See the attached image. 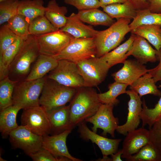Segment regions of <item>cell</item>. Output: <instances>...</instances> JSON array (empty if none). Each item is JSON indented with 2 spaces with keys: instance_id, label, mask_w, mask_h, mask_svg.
I'll return each mask as SVG.
<instances>
[{
  "instance_id": "836d02e7",
  "label": "cell",
  "mask_w": 161,
  "mask_h": 161,
  "mask_svg": "<svg viewBox=\"0 0 161 161\" xmlns=\"http://www.w3.org/2000/svg\"><path fill=\"white\" fill-rule=\"evenodd\" d=\"M18 81L11 80L8 76L0 80V111L13 105L12 97Z\"/></svg>"
},
{
  "instance_id": "e0dca14e",
  "label": "cell",
  "mask_w": 161,
  "mask_h": 161,
  "mask_svg": "<svg viewBox=\"0 0 161 161\" xmlns=\"http://www.w3.org/2000/svg\"><path fill=\"white\" fill-rule=\"evenodd\" d=\"M123 67L112 76L115 81L130 86L139 78L148 73L150 69L136 60H126Z\"/></svg>"
},
{
  "instance_id": "1f68e13d",
  "label": "cell",
  "mask_w": 161,
  "mask_h": 161,
  "mask_svg": "<svg viewBox=\"0 0 161 161\" xmlns=\"http://www.w3.org/2000/svg\"><path fill=\"white\" fill-rule=\"evenodd\" d=\"M146 24L159 25L161 28V13H152L148 8L137 11L136 16L129 27L131 31L139 26Z\"/></svg>"
},
{
  "instance_id": "484cf974",
  "label": "cell",
  "mask_w": 161,
  "mask_h": 161,
  "mask_svg": "<svg viewBox=\"0 0 161 161\" xmlns=\"http://www.w3.org/2000/svg\"><path fill=\"white\" fill-rule=\"evenodd\" d=\"M136 36V35L131 33L125 42L101 57L107 63L110 68L117 64L124 63L128 57L126 54L131 47Z\"/></svg>"
},
{
  "instance_id": "ffe728a7",
  "label": "cell",
  "mask_w": 161,
  "mask_h": 161,
  "mask_svg": "<svg viewBox=\"0 0 161 161\" xmlns=\"http://www.w3.org/2000/svg\"><path fill=\"white\" fill-rule=\"evenodd\" d=\"M77 14L72 13L68 17L65 26L60 30L76 38L95 37L99 31L94 29L91 25L85 24Z\"/></svg>"
},
{
  "instance_id": "60d3db41",
  "label": "cell",
  "mask_w": 161,
  "mask_h": 161,
  "mask_svg": "<svg viewBox=\"0 0 161 161\" xmlns=\"http://www.w3.org/2000/svg\"><path fill=\"white\" fill-rule=\"evenodd\" d=\"M150 141L161 149V117L148 130Z\"/></svg>"
},
{
  "instance_id": "52a82bcc",
  "label": "cell",
  "mask_w": 161,
  "mask_h": 161,
  "mask_svg": "<svg viewBox=\"0 0 161 161\" xmlns=\"http://www.w3.org/2000/svg\"><path fill=\"white\" fill-rule=\"evenodd\" d=\"M84 81V86H96L105 80L110 69L107 63L101 57H95L76 63Z\"/></svg>"
},
{
  "instance_id": "bcb514c9",
  "label": "cell",
  "mask_w": 161,
  "mask_h": 161,
  "mask_svg": "<svg viewBox=\"0 0 161 161\" xmlns=\"http://www.w3.org/2000/svg\"><path fill=\"white\" fill-rule=\"evenodd\" d=\"M102 8L112 4L119 3H123L128 1V0H99Z\"/></svg>"
},
{
  "instance_id": "681fc988",
  "label": "cell",
  "mask_w": 161,
  "mask_h": 161,
  "mask_svg": "<svg viewBox=\"0 0 161 161\" xmlns=\"http://www.w3.org/2000/svg\"><path fill=\"white\" fill-rule=\"evenodd\" d=\"M6 0H0V2H1L2 1H6Z\"/></svg>"
},
{
  "instance_id": "f907efd6",
  "label": "cell",
  "mask_w": 161,
  "mask_h": 161,
  "mask_svg": "<svg viewBox=\"0 0 161 161\" xmlns=\"http://www.w3.org/2000/svg\"><path fill=\"white\" fill-rule=\"evenodd\" d=\"M159 87L160 88H161V84L159 85Z\"/></svg>"
},
{
  "instance_id": "cb8c5ba5",
  "label": "cell",
  "mask_w": 161,
  "mask_h": 161,
  "mask_svg": "<svg viewBox=\"0 0 161 161\" xmlns=\"http://www.w3.org/2000/svg\"><path fill=\"white\" fill-rule=\"evenodd\" d=\"M20 107L12 105L0 112V132L3 138H6L10 133L18 126L16 122V116Z\"/></svg>"
},
{
  "instance_id": "7bdbcfd3",
  "label": "cell",
  "mask_w": 161,
  "mask_h": 161,
  "mask_svg": "<svg viewBox=\"0 0 161 161\" xmlns=\"http://www.w3.org/2000/svg\"><path fill=\"white\" fill-rule=\"evenodd\" d=\"M157 58L159 61L158 64L154 68L150 69L148 72L151 76L155 83L161 81V48L157 51Z\"/></svg>"
},
{
  "instance_id": "9a60e30c",
  "label": "cell",
  "mask_w": 161,
  "mask_h": 161,
  "mask_svg": "<svg viewBox=\"0 0 161 161\" xmlns=\"http://www.w3.org/2000/svg\"><path fill=\"white\" fill-rule=\"evenodd\" d=\"M123 143V154L121 157L127 159L134 154L151 142L148 130L142 127L129 132Z\"/></svg>"
},
{
  "instance_id": "6da1fadb",
  "label": "cell",
  "mask_w": 161,
  "mask_h": 161,
  "mask_svg": "<svg viewBox=\"0 0 161 161\" xmlns=\"http://www.w3.org/2000/svg\"><path fill=\"white\" fill-rule=\"evenodd\" d=\"M102 104L98 94L92 88L83 86L78 89L69 104L73 128L93 115Z\"/></svg>"
},
{
  "instance_id": "d6986e66",
  "label": "cell",
  "mask_w": 161,
  "mask_h": 161,
  "mask_svg": "<svg viewBox=\"0 0 161 161\" xmlns=\"http://www.w3.org/2000/svg\"><path fill=\"white\" fill-rule=\"evenodd\" d=\"M157 50L154 49L144 38L136 35L132 45L126 54L131 55L142 64L155 62L157 59Z\"/></svg>"
},
{
  "instance_id": "d4e9b609",
  "label": "cell",
  "mask_w": 161,
  "mask_h": 161,
  "mask_svg": "<svg viewBox=\"0 0 161 161\" xmlns=\"http://www.w3.org/2000/svg\"><path fill=\"white\" fill-rule=\"evenodd\" d=\"M67 8L59 6L55 0L49 1L46 7L44 15L51 24L58 29H60L66 25L67 17Z\"/></svg>"
},
{
  "instance_id": "e575fe53",
  "label": "cell",
  "mask_w": 161,
  "mask_h": 161,
  "mask_svg": "<svg viewBox=\"0 0 161 161\" xmlns=\"http://www.w3.org/2000/svg\"><path fill=\"white\" fill-rule=\"evenodd\" d=\"M142 105V109L140 114V120L142 121V127H144L147 125L150 129L161 117V96L152 109L148 108L144 99Z\"/></svg>"
},
{
  "instance_id": "9c48e42d",
  "label": "cell",
  "mask_w": 161,
  "mask_h": 161,
  "mask_svg": "<svg viewBox=\"0 0 161 161\" xmlns=\"http://www.w3.org/2000/svg\"><path fill=\"white\" fill-rule=\"evenodd\" d=\"M47 76L67 86L77 89L84 86L83 80L76 63L67 60H58L57 66Z\"/></svg>"
},
{
  "instance_id": "7dc6e473",
  "label": "cell",
  "mask_w": 161,
  "mask_h": 161,
  "mask_svg": "<svg viewBox=\"0 0 161 161\" xmlns=\"http://www.w3.org/2000/svg\"><path fill=\"white\" fill-rule=\"evenodd\" d=\"M123 154L122 149L118 150L115 153L111 155L112 161H122L121 156Z\"/></svg>"
},
{
  "instance_id": "4316f807",
  "label": "cell",
  "mask_w": 161,
  "mask_h": 161,
  "mask_svg": "<svg viewBox=\"0 0 161 161\" xmlns=\"http://www.w3.org/2000/svg\"><path fill=\"white\" fill-rule=\"evenodd\" d=\"M129 88L141 97L147 94L161 97V91L159 90L151 76L147 73L141 76L130 86Z\"/></svg>"
},
{
  "instance_id": "8992f818",
  "label": "cell",
  "mask_w": 161,
  "mask_h": 161,
  "mask_svg": "<svg viewBox=\"0 0 161 161\" xmlns=\"http://www.w3.org/2000/svg\"><path fill=\"white\" fill-rule=\"evenodd\" d=\"M96 54L95 37L76 38L73 37L59 53L53 56L58 61L65 59L76 63L95 57Z\"/></svg>"
},
{
  "instance_id": "f546056e",
  "label": "cell",
  "mask_w": 161,
  "mask_h": 161,
  "mask_svg": "<svg viewBox=\"0 0 161 161\" xmlns=\"http://www.w3.org/2000/svg\"><path fill=\"white\" fill-rule=\"evenodd\" d=\"M102 8L103 11L113 19L126 18L133 19L137 14V11L128 1L123 3L111 4Z\"/></svg>"
},
{
  "instance_id": "3957f363",
  "label": "cell",
  "mask_w": 161,
  "mask_h": 161,
  "mask_svg": "<svg viewBox=\"0 0 161 161\" xmlns=\"http://www.w3.org/2000/svg\"><path fill=\"white\" fill-rule=\"evenodd\" d=\"M131 20L119 18L108 29L99 31L95 37L96 57H101L117 47L125 35L131 32L129 27Z\"/></svg>"
},
{
  "instance_id": "ee69618b",
  "label": "cell",
  "mask_w": 161,
  "mask_h": 161,
  "mask_svg": "<svg viewBox=\"0 0 161 161\" xmlns=\"http://www.w3.org/2000/svg\"><path fill=\"white\" fill-rule=\"evenodd\" d=\"M137 10H140L149 8V0H128Z\"/></svg>"
},
{
  "instance_id": "816d5d0a",
  "label": "cell",
  "mask_w": 161,
  "mask_h": 161,
  "mask_svg": "<svg viewBox=\"0 0 161 161\" xmlns=\"http://www.w3.org/2000/svg\"><path fill=\"white\" fill-rule=\"evenodd\" d=\"M160 33L161 35V28L160 29Z\"/></svg>"
},
{
  "instance_id": "4dcf8cb0",
  "label": "cell",
  "mask_w": 161,
  "mask_h": 161,
  "mask_svg": "<svg viewBox=\"0 0 161 161\" xmlns=\"http://www.w3.org/2000/svg\"><path fill=\"white\" fill-rule=\"evenodd\" d=\"M125 159L127 161H161V149L151 142Z\"/></svg>"
},
{
  "instance_id": "30bf717a",
  "label": "cell",
  "mask_w": 161,
  "mask_h": 161,
  "mask_svg": "<svg viewBox=\"0 0 161 161\" xmlns=\"http://www.w3.org/2000/svg\"><path fill=\"white\" fill-rule=\"evenodd\" d=\"M113 104H102L96 112L85 121L93 124L92 131L97 133V129H102L101 135L106 137L108 134L112 137H115V131L118 126L119 120L114 115Z\"/></svg>"
},
{
  "instance_id": "d590c367",
  "label": "cell",
  "mask_w": 161,
  "mask_h": 161,
  "mask_svg": "<svg viewBox=\"0 0 161 161\" xmlns=\"http://www.w3.org/2000/svg\"><path fill=\"white\" fill-rule=\"evenodd\" d=\"M7 22L9 28L17 37L24 41L28 38L30 35V23L24 16L18 14Z\"/></svg>"
},
{
  "instance_id": "f6af8a7d",
  "label": "cell",
  "mask_w": 161,
  "mask_h": 161,
  "mask_svg": "<svg viewBox=\"0 0 161 161\" xmlns=\"http://www.w3.org/2000/svg\"><path fill=\"white\" fill-rule=\"evenodd\" d=\"M149 6L148 8L154 13H161V0H149Z\"/></svg>"
},
{
  "instance_id": "5b68a950",
  "label": "cell",
  "mask_w": 161,
  "mask_h": 161,
  "mask_svg": "<svg viewBox=\"0 0 161 161\" xmlns=\"http://www.w3.org/2000/svg\"><path fill=\"white\" fill-rule=\"evenodd\" d=\"M45 77L32 80L24 79L17 82L13 93V105L21 109L40 105V96Z\"/></svg>"
},
{
  "instance_id": "7c38bea8",
  "label": "cell",
  "mask_w": 161,
  "mask_h": 161,
  "mask_svg": "<svg viewBox=\"0 0 161 161\" xmlns=\"http://www.w3.org/2000/svg\"><path fill=\"white\" fill-rule=\"evenodd\" d=\"M35 36L40 54L52 56L59 53L73 37L60 29Z\"/></svg>"
},
{
  "instance_id": "f1b7e54d",
  "label": "cell",
  "mask_w": 161,
  "mask_h": 161,
  "mask_svg": "<svg viewBox=\"0 0 161 161\" xmlns=\"http://www.w3.org/2000/svg\"><path fill=\"white\" fill-rule=\"evenodd\" d=\"M24 41L18 37L0 56V80L8 76L10 65Z\"/></svg>"
},
{
  "instance_id": "603a6c76",
  "label": "cell",
  "mask_w": 161,
  "mask_h": 161,
  "mask_svg": "<svg viewBox=\"0 0 161 161\" xmlns=\"http://www.w3.org/2000/svg\"><path fill=\"white\" fill-rule=\"evenodd\" d=\"M43 0L19 1L18 14L24 16L30 23L35 18L44 15L46 7Z\"/></svg>"
},
{
  "instance_id": "b9f144b4",
  "label": "cell",
  "mask_w": 161,
  "mask_h": 161,
  "mask_svg": "<svg viewBox=\"0 0 161 161\" xmlns=\"http://www.w3.org/2000/svg\"><path fill=\"white\" fill-rule=\"evenodd\" d=\"M28 156L34 161H56L55 157L49 151L43 147Z\"/></svg>"
},
{
  "instance_id": "83f0119b",
  "label": "cell",
  "mask_w": 161,
  "mask_h": 161,
  "mask_svg": "<svg viewBox=\"0 0 161 161\" xmlns=\"http://www.w3.org/2000/svg\"><path fill=\"white\" fill-rule=\"evenodd\" d=\"M161 28L159 25H143L138 26L131 32L146 39L158 51L161 48Z\"/></svg>"
},
{
  "instance_id": "74e56055",
  "label": "cell",
  "mask_w": 161,
  "mask_h": 161,
  "mask_svg": "<svg viewBox=\"0 0 161 161\" xmlns=\"http://www.w3.org/2000/svg\"><path fill=\"white\" fill-rule=\"evenodd\" d=\"M19 0H8L0 2V24L7 21L18 14Z\"/></svg>"
},
{
  "instance_id": "5bb4252c",
  "label": "cell",
  "mask_w": 161,
  "mask_h": 161,
  "mask_svg": "<svg viewBox=\"0 0 161 161\" xmlns=\"http://www.w3.org/2000/svg\"><path fill=\"white\" fill-rule=\"evenodd\" d=\"M126 93L130 97L128 102V113L127 120L123 124L118 126L116 131L126 135L129 131L137 128L140 123V114L142 110L143 101L139 95L134 91H126Z\"/></svg>"
},
{
  "instance_id": "d6a6232c",
  "label": "cell",
  "mask_w": 161,
  "mask_h": 161,
  "mask_svg": "<svg viewBox=\"0 0 161 161\" xmlns=\"http://www.w3.org/2000/svg\"><path fill=\"white\" fill-rule=\"evenodd\" d=\"M128 86L126 84L115 81L109 84L108 91L98 94L100 101L102 104L117 105L119 102L117 97L121 94L126 93Z\"/></svg>"
},
{
  "instance_id": "2e32d148",
  "label": "cell",
  "mask_w": 161,
  "mask_h": 161,
  "mask_svg": "<svg viewBox=\"0 0 161 161\" xmlns=\"http://www.w3.org/2000/svg\"><path fill=\"white\" fill-rule=\"evenodd\" d=\"M72 130L70 129L59 134L43 137L42 147L49 151L56 159L59 157H65L72 161H82L72 156L66 145L67 137Z\"/></svg>"
},
{
  "instance_id": "f35d334b",
  "label": "cell",
  "mask_w": 161,
  "mask_h": 161,
  "mask_svg": "<svg viewBox=\"0 0 161 161\" xmlns=\"http://www.w3.org/2000/svg\"><path fill=\"white\" fill-rule=\"evenodd\" d=\"M18 37L9 28L7 24L0 29V56L17 39Z\"/></svg>"
},
{
  "instance_id": "4fadbf2b",
  "label": "cell",
  "mask_w": 161,
  "mask_h": 161,
  "mask_svg": "<svg viewBox=\"0 0 161 161\" xmlns=\"http://www.w3.org/2000/svg\"><path fill=\"white\" fill-rule=\"evenodd\" d=\"M86 123L83 121L78 125V131L80 137L86 141L90 140L98 146L103 156L101 160L112 161L111 158H109L108 156L117 151L122 139L109 138L99 135L89 129Z\"/></svg>"
},
{
  "instance_id": "7402d4cb",
  "label": "cell",
  "mask_w": 161,
  "mask_h": 161,
  "mask_svg": "<svg viewBox=\"0 0 161 161\" xmlns=\"http://www.w3.org/2000/svg\"><path fill=\"white\" fill-rule=\"evenodd\" d=\"M77 14L82 21L91 25L109 27L115 22L107 13L98 8L79 10Z\"/></svg>"
},
{
  "instance_id": "c3c4849f",
  "label": "cell",
  "mask_w": 161,
  "mask_h": 161,
  "mask_svg": "<svg viewBox=\"0 0 161 161\" xmlns=\"http://www.w3.org/2000/svg\"><path fill=\"white\" fill-rule=\"evenodd\" d=\"M0 161H6V160H4V159H2L1 157H0Z\"/></svg>"
},
{
  "instance_id": "8d00e7d4",
  "label": "cell",
  "mask_w": 161,
  "mask_h": 161,
  "mask_svg": "<svg viewBox=\"0 0 161 161\" xmlns=\"http://www.w3.org/2000/svg\"><path fill=\"white\" fill-rule=\"evenodd\" d=\"M58 30L54 26L45 15L38 17L30 24V34L40 35L56 31Z\"/></svg>"
},
{
  "instance_id": "7a4b0ae2",
  "label": "cell",
  "mask_w": 161,
  "mask_h": 161,
  "mask_svg": "<svg viewBox=\"0 0 161 161\" xmlns=\"http://www.w3.org/2000/svg\"><path fill=\"white\" fill-rule=\"evenodd\" d=\"M40 54L35 36L30 35L20 47L9 68L8 76L11 80L19 81L24 79L30 71L32 64Z\"/></svg>"
},
{
  "instance_id": "277c9868",
  "label": "cell",
  "mask_w": 161,
  "mask_h": 161,
  "mask_svg": "<svg viewBox=\"0 0 161 161\" xmlns=\"http://www.w3.org/2000/svg\"><path fill=\"white\" fill-rule=\"evenodd\" d=\"M77 90L61 84L46 76L40 105L46 110L66 105L70 102Z\"/></svg>"
},
{
  "instance_id": "ba28073f",
  "label": "cell",
  "mask_w": 161,
  "mask_h": 161,
  "mask_svg": "<svg viewBox=\"0 0 161 161\" xmlns=\"http://www.w3.org/2000/svg\"><path fill=\"white\" fill-rule=\"evenodd\" d=\"M20 121L21 125L32 132L43 137L51 133V126L46 111L39 105L23 109Z\"/></svg>"
},
{
  "instance_id": "ab89813d",
  "label": "cell",
  "mask_w": 161,
  "mask_h": 161,
  "mask_svg": "<svg viewBox=\"0 0 161 161\" xmlns=\"http://www.w3.org/2000/svg\"><path fill=\"white\" fill-rule=\"evenodd\" d=\"M66 4L75 7L79 10L93 8H98L101 7L99 0H63Z\"/></svg>"
},
{
  "instance_id": "ac0fdd59",
  "label": "cell",
  "mask_w": 161,
  "mask_h": 161,
  "mask_svg": "<svg viewBox=\"0 0 161 161\" xmlns=\"http://www.w3.org/2000/svg\"><path fill=\"white\" fill-rule=\"evenodd\" d=\"M46 111L51 124V134L52 135L73 129L70 124L69 105Z\"/></svg>"
},
{
  "instance_id": "44dd1931",
  "label": "cell",
  "mask_w": 161,
  "mask_h": 161,
  "mask_svg": "<svg viewBox=\"0 0 161 161\" xmlns=\"http://www.w3.org/2000/svg\"><path fill=\"white\" fill-rule=\"evenodd\" d=\"M58 61L52 56L40 54L32 69L25 79L32 80L41 78L57 66Z\"/></svg>"
},
{
  "instance_id": "8fae6325",
  "label": "cell",
  "mask_w": 161,
  "mask_h": 161,
  "mask_svg": "<svg viewBox=\"0 0 161 161\" xmlns=\"http://www.w3.org/2000/svg\"><path fill=\"white\" fill-rule=\"evenodd\" d=\"M9 136L12 146L22 150L28 156L42 148L43 137L34 134L22 125L11 131Z\"/></svg>"
}]
</instances>
